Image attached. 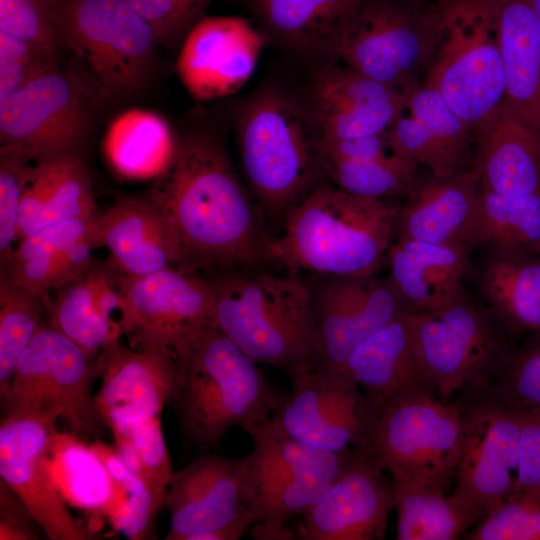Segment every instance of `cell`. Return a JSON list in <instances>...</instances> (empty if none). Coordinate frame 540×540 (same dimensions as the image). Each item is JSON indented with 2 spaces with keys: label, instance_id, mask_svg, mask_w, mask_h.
<instances>
[{
  "label": "cell",
  "instance_id": "cell-1",
  "mask_svg": "<svg viewBox=\"0 0 540 540\" xmlns=\"http://www.w3.org/2000/svg\"><path fill=\"white\" fill-rule=\"evenodd\" d=\"M149 190L167 212L184 266L252 268L272 261L260 210L216 137L179 139L175 160Z\"/></svg>",
  "mask_w": 540,
  "mask_h": 540
},
{
  "label": "cell",
  "instance_id": "cell-2",
  "mask_svg": "<svg viewBox=\"0 0 540 540\" xmlns=\"http://www.w3.org/2000/svg\"><path fill=\"white\" fill-rule=\"evenodd\" d=\"M399 207L319 183L288 211L283 234L269 240L271 259L292 275L377 274L396 237Z\"/></svg>",
  "mask_w": 540,
  "mask_h": 540
},
{
  "label": "cell",
  "instance_id": "cell-3",
  "mask_svg": "<svg viewBox=\"0 0 540 540\" xmlns=\"http://www.w3.org/2000/svg\"><path fill=\"white\" fill-rule=\"evenodd\" d=\"M178 365L168 403L190 443L208 450L232 427L244 429L271 418L280 395L259 364L217 324L201 332Z\"/></svg>",
  "mask_w": 540,
  "mask_h": 540
},
{
  "label": "cell",
  "instance_id": "cell-4",
  "mask_svg": "<svg viewBox=\"0 0 540 540\" xmlns=\"http://www.w3.org/2000/svg\"><path fill=\"white\" fill-rule=\"evenodd\" d=\"M231 271L209 280L216 324L254 362L289 378L312 366L311 296L296 275Z\"/></svg>",
  "mask_w": 540,
  "mask_h": 540
},
{
  "label": "cell",
  "instance_id": "cell-5",
  "mask_svg": "<svg viewBox=\"0 0 540 540\" xmlns=\"http://www.w3.org/2000/svg\"><path fill=\"white\" fill-rule=\"evenodd\" d=\"M422 83L464 121L476 145L505 105L498 0H442L440 36Z\"/></svg>",
  "mask_w": 540,
  "mask_h": 540
},
{
  "label": "cell",
  "instance_id": "cell-6",
  "mask_svg": "<svg viewBox=\"0 0 540 540\" xmlns=\"http://www.w3.org/2000/svg\"><path fill=\"white\" fill-rule=\"evenodd\" d=\"M237 132L242 167L259 210L286 216L325 172L311 112L282 92L264 91L242 111Z\"/></svg>",
  "mask_w": 540,
  "mask_h": 540
},
{
  "label": "cell",
  "instance_id": "cell-7",
  "mask_svg": "<svg viewBox=\"0 0 540 540\" xmlns=\"http://www.w3.org/2000/svg\"><path fill=\"white\" fill-rule=\"evenodd\" d=\"M64 48L105 99L125 101L148 86L159 44L128 0H53Z\"/></svg>",
  "mask_w": 540,
  "mask_h": 540
},
{
  "label": "cell",
  "instance_id": "cell-8",
  "mask_svg": "<svg viewBox=\"0 0 540 540\" xmlns=\"http://www.w3.org/2000/svg\"><path fill=\"white\" fill-rule=\"evenodd\" d=\"M352 450L382 470L406 474L443 491L455 477L463 415L431 392L397 397L378 407Z\"/></svg>",
  "mask_w": 540,
  "mask_h": 540
},
{
  "label": "cell",
  "instance_id": "cell-9",
  "mask_svg": "<svg viewBox=\"0 0 540 540\" xmlns=\"http://www.w3.org/2000/svg\"><path fill=\"white\" fill-rule=\"evenodd\" d=\"M100 375L97 358L50 324H41L18 358L0 394L2 417L69 422L77 436H97L104 425L92 386Z\"/></svg>",
  "mask_w": 540,
  "mask_h": 540
},
{
  "label": "cell",
  "instance_id": "cell-10",
  "mask_svg": "<svg viewBox=\"0 0 540 540\" xmlns=\"http://www.w3.org/2000/svg\"><path fill=\"white\" fill-rule=\"evenodd\" d=\"M442 0H364L335 58L402 91L421 83L437 48Z\"/></svg>",
  "mask_w": 540,
  "mask_h": 540
},
{
  "label": "cell",
  "instance_id": "cell-11",
  "mask_svg": "<svg viewBox=\"0 0 540 540\" xmlns=\"http://www.w3.org/2000/svg\"><path fill=\"white\" fill-rule=\"evenodd\" d=\"M420 364L442 401L462 388H486L513 347L494 313L465 291L434 312L409 313Z\"/></svg>",
  "mask_w": 540,
  "mask_h": 540
},
{
  "label": "cell",
  "instance_id": "cell-12",
  "mask_svg": "<svg viewBox=\"0 0 540 540\" xmlns=\"http://www.w3.org/2000/svg\"><path fill=\"white\" fill-rule=\"evenodd\" d=\"M102 97L92 83L56 64L0 100V140L36 163L79 155Z\"/></svg>",
  "mask_w": 540,
  "mask_h": 540
},
{
  "label": "cell",
  "instance_id": "cell-13",
  "mask_svg": "<svg viewBox=\"0 0 540 540\" xmlns=\"http://www.w3.org/2000/svg\"><path fill=\"white\" fill-rule=\"evenodd\" d=\"M166 507V540H237L257 522L250 454L198 456L174 472Z\"/></svg>",
  "mask_w": 540,
  "mask_h": 540
},
{
  "label": "cell",
  "instance_id": "cell-14",
  "mask_svg": "<svg viewBox=\"0 0 540 540\" xmlns=\"http://www.w3.org/2000/svg\"><path fill=\"white\" fill-rule=\"evenodd\" d=\"M120 323L132 349L166 350L179 362L201 332L216 324L210 281L174 267L124 274Z\"/></svg>",
  "mask_w": 540,
  "mask_h": 540
},
{
  "label": "cell",
  "instance_id": "cell-15",
  "mask_svg": "<svg viewBox=\"0 0 540 540\" xmlns=\"http://www.w3.org/2000/svg\"><path fill=\"white\" fill-rule=\"evenodd\" d=\"M315 275L306 280L313 320L312 367H341L361 343L411 312L389 277Z\"/></svg>",
  "mask_w": 540,
  "mask_h": 540
},
{
  "label": "cell",
  "instance_id": "cell-16",
  "mask_svg": "<svg viewBox=\"0 0 540 540\" xmlns=\"http://www.w3.org/2000/svg\"><path fill=\"white\" fill-rule=\"evenodd\" d=\"M271 420L295 439L339 452L361 441L374 406L340 367H307L290 377Z\"/></svg>",
  "mask_w": 540,
  "mask_h": 540
},
{
  "label": "cell",
  "instance_id": "cell-17",
  "mask_svg": "<svg viewBox=\"0 0 540 540\" xmlns=\"http://www.w3.org/2000/svg\"><path fill=\"white\" fill-rule=\"evenodd\" d=\"M453 496L477 523L515 491L522 417L491 392L462 409Z\"/></svg>",
  "mask_w": 540,
  "mask_h": 540
},
{
  "label": "cell",
  "instance_id": "cell-18",
  "mask_svg": "<svg viewBox=\"0 0 540 540\" xmlns=\"http://www.w3.org/2000/svg\"><path fill=\"white\" fill-rule=\"evenodd\" d=\"M263 47V35L243 17L202 18L183 41L176 71L196 101L225 97L249 80Z\"/></svg>",
  "mask_w": 540,
  "mask_h": 540
},
{
  "label": "cell",
  "instance_id": "cell-19",
  "mask_svg": "<svg viewBox=\"0 0 540 540\" xmlns=\"http://www.w3.org/2000/svg\"><path fill=\"white\" fill-rule=\"evenodd\" d=\"M54 424L31 418H1L0 479L26 505L50 540H89L96 533L70 513L43 461Z\"/></svg>",
  "mask_w": 540,
  "mask_h": 540
},
{
  "label": "cell",
  "instance_id": "cell-20",
  "mask_svg": "<svg viewBox=\"0 0 540 540\" xmlns=\"http://www.w3.org/2000/svg\"><path fill=\"white\" fill-rule=\"evenodd\" d=\"M353 451L324 496L305 510V540H380L394 508V483Z\"/></svg>",
  "mask_w": 540,
  "mask_h": 540
},
{
  "label": "cell",
  "instance_id": "cell-21",
  "mask_svg": "<svg viewBox=\"0 0 540 540\" xmlns=\"http://www.w3.org/2000/svg\"><path fill=\"white\" fill-rule=\"evenodd\" d=\"M101 387L95 394L100 418L111 431L160 417L179 375L166 350L132 349L118 341L98 356Z\"/></svg>",
  "mask_w": 540,
  "mask_h": 540
},
{
  "label": "cell",
  "instance_id": "cell-22",
  "mask_svg": "<svg viewBox=\"0 0 540 540\" xmlns=\"http://www.w3.org/2000/svg\"><path fill=\"white\" fill-rule=\"evenodd\" d=\"M311 102L324 140L384 134L405 111L404 91L347 66L322 69L315 77Z\"/></svg>",
  "mask_w": 540,
  "mask_h": 540
},
{
  "label": "cell",
  "instance_id": "cell-23",
  "mask_svg": "<svg viewBox=\"0 0 540 540\" xmlns=\"http://www.w3.org/2000/svg\"><path fill=\"white\" fill-rule=\"evenodd\" d=\"M93 236L95 246L106 247L111 262L128 276L150 274L182 261L172 222L150 191L118 197L95 215Z\"/></svg>",
  "mask_w": 540,
  "mask_h": 540
},
{
  "label": "cell",
  "instance_id": "cell-24",
  "mask_svg": "<svg viewBox=\"0 0 540 540\" xmlns=\"http://www.w3.org/2000/svg\"><path fill=\"white\" fill-rule=\"evenodd\" d=\"M109 259L90 264L56 290L46 312L49 324L75 342L91 358L120 341L122 278Z\"/></svg>",
  "mask_w": 540,
  "mask_h": 540
},
{
  "label": "cell",
  "instance_id": "cell-25",
  "mask_svg": "<svg viewBox=\"0 0 540 540\" xmlns=\"http://www.w3.org/2000/svg\"><path fill=\"white\" fill-rule=\"evenodd\" d=\"M480 179L470 171L438 177H417L399 207L396 237L464 247L474 223ZM395 237V238H396Z\"/></svg>",
  "mask_w": 540,
  "mask_h": 540
},
{
  "label": "cell",
  "instance_id": "cell-26",
  "mask_svg": "<svg viewBox=\"0 0 540 540\" xmlns=\"http://www.w3.org/2000/svg\"><path fill=\"white\" fill-rule=\"evenodd\" d=\"M404 94L405 111L415 118L402 138L404 154L438 177L473 170L475 139L464 121L422 82Z\"/></svg>",
  "mask_w": 540,
  "mask_h": 540
},
{
  "label": "cell",
  "instance_id": "cell-27",
  "mask_svg": "<svg viewBox=\"0 0 540 540\" xmlns=\"http://www.w3.org/2000/svg\"><path fill=\"white\" fill-rule=\"evenodd\" d=\"M469 250L396 237L386 254L389 278L412 313L442 309L465 291Z\"/></svg>",
  "mask_w": 540,
  "mask_h": 540
},
{
  "label": "cell",
  "instance_id": "cell-28",
  "mask_svg": "<svg viewBox=\"0 0 540 540\" xmlns=\"http://www.w3.org/2000/svg\"><path fill=\"white\" fill-rule=\"evenodd\" d=\"M409 313L375 332L340 367L374 407L409 393L435 390L420 364Z\"/></svg>",
  "mask_w": 540,
  "mask_h": 540
},
{
  "label": "cell",
  "instance_id": "cell-29",
  "mask_svg": "<svg viewBox=\"0 0 540 540\" xmlns=\"http://www.w3.org/2000/svg\"><path fill=\"white\" fill-rule=\"evenodd\" d=\"M504 111L540 136V17L530 0H498Z\"/></svg>",
  "mask_w": 540,
  "mask_h": 540
},
{
  "label": "cell",
  "instance_id": "cell-30",
  "mask_svg": "<svg viewBox=\"0 0 540 540\" xmlns=\"http://www.w3.org/2000/svg\"><path fill=\"white\" fill-rule=\"evenodd\" d=\"M94 210L91 180L79 155L36 162L21 202L16 240L56 223L91 219Z\"/></svg>",
  "mask_w": 540,
  "mask_h": 540
},
{
  "label": "cell",
  "instance_id": "cell-31",
  "mask_svg": "<svg viewBox=\"0 0 540 540\" xmlns=\"http://www.w3.org/2000/svg\"><path fill=\"white\" fill-rule=\"evenodd\" d=\"M473 169L487 191L502 195L540 194V136L503 110L476 144Z\"/></svg>",
  "mask_w": 540,
  "mask_h": 540
},
{
  "label": "cell",
  "instance_id": "cell-32",
  "mask_svg": "<svg viewBox=\"0 0 540 540\" xmlns=\"http://www.w3.org/2000/svg\"><path fill=\"white\" fill-rule=\"evenodd\" d=\"M178 141L164 117L146 109H129L109 124L102 142L113 172L131 181L156 180L173 164Z\"/></svg>",
  "mask_w": 540,
  "mask_h": 540
},
{
  "label": "cell",
  "instance_id": "cell-33",
  "mask_svg": "<svg viewBox=\"0 0 540 540\" xmlns=\"http://www.w3.org/2000/svg\"><path fill=\"white\" fill-rule=\"evenodd\" d=\"M478 286L488 308L505 328L540 334L539 255L487 250Z\"/></svg>",
  "mask_w": 540,
  "mask_h": 540
},
{
  "label": "cell",
  "instance_id": "cell-34",
  "mask_svg": "<svg viewBox=\"0 0 540 540\" xmlns=\"http://www.w3.org/2000/svg\"><path fill=\"white\" fill-rule=\"evenodd\" d=\"M250 477L258 498L308 474L337 475L351 457V448L333 452L307 445L290 436L270 419L249 425Z\"/></svg>",
  "mask_w": 540,
  "mask_h": 540
},
{
  "label": "cell",
  "instance_id": "cell-35",
  "mask_svg": "<svg viewBox=\"0 0 540 540\" xmlns=\"http://www.w3.org/2000/svg\"><path fill=\"white\" fill-rule=\"evenodd\" d=\"M364 0H253L272 36L301 52L333 56Z\"/></svg>",
  "mask_w": 540,
  "mask_h": 540
},
{
  "label": "cell",
  "instance_id": "cell-36",
  "mask_svg": "<svg viewBox=\"0 0 540 540\" xmlns=\"http://www.w3.org/2000/svg\"><path fill=\"white\" fill-rule=\"evenodd\" d=\"M398 540H455L477 524L473 515L445 491L406 474L391 472Z\"/></svg>",
  "mask_w": 540,
  "mask_h": 540
},
{
  "label": "cell",
  "instance_id": "cell-37",
  "mask_svg": "<svg viewBox=\"0 0 540 540\" xmlns=\"http://www.w3.org/2000/svg\"><path fill=\"white\" fill-rule=\"evenodd\" d=\"M74 433L53 430L44 464L67 503L105 515L113 494L110 473L93 449Z\"/></svg>",
  "mask_w": 540,
  "mask_h": 540
},
{
  "label": "cell",
  "instance_id": "cell-38",
  "mask_svg": "<svg viewBox=\"0 0 540 540\" xmlns=\"http://www.w3.org/2000/svg\"><path fill=\"white\" fill-rule=\"evenodd\" d=\"M469 248L540 256V194L502 195L481 187Z\"/></svg>",
  "mask_w": 540,
  "mask_h": 540
},
{
  "label": "cell",
  "instance_id": "cell-39",
  "mask_svg": "<svg viewBox=\"0 0 540 540\" xmlns=\"http://www.w3.org/2000/svg\"><path fill=\"white\" fill-rule=\"evenodd\" d=\"M90 447L112 479V499L105 512L111 525L133 540L153 538L155 517L162 507L147 485L127 468L115 447L99 440Z\"/></svg>",
  "mask_w": 540,
  "mask_h": 540
},
{
  "label": "cell",
  "instance_id": "cell-40",
  "mask_svg": "<svg viewBox=\"0 0 540 540\" xmlns=\"http://www.w3.org/2000/svg\"><path fill=\"white\" fill-rule=\"evenodd\" d=\"M114 447L127 468L148 487L163 508L173 475L160 417L111 431Z\"/></svg>",
  "mask_w": 540,
  "mask_h": 540
},
{
  "label": "cell",
  "instance_id": "cell-41",
  "mask_svg": "<svg viewBox=\"0 0 540 540\" xmlns=\"http://www.w3.org/2000/svg\"><path fill=\"white\" fill-rule=\"evenodd\" d=\"M325 172L339 189L362 197L407 195L417 179L419 166L394 154L381 158L323 160Z\"/></svg>",
  "mask_w": 540,
  "mask_h": 540
},
{
  "label": "cell",
  "instance_id": "cell-42",
  "mask_svg": "<svg viewBox=\"0 0 540 540\" xmlns=\"http://www.w3.org/2000/svg\"><path fill=\"white\" fill-rule=\"evenodd\" d=\"M46 311V301L0 276V394L11 379L16 362L28 347Z\"/></svg>",
  "mask_w": 540,
  "mask_h": 540
},
{
  "label": "cell",
  "instance_id": "cell-43",
  "mask_svg": "<svg viewBox=\"0 0 540 540\" xmlns=\"http://www.w3.org/2000/svg\"><path fill=\"white\" fill-rule=\"evenodd\" d=\"M94 247L92 224L89 235L77 243L30 259L11 261L1 271L13 284L47 303L52 290L56 291L73 280L90 264V252Z\"/></svg>",
  "mask_w": 540,
  "mask_h": 540
},
{
  "label": "cell",
  "instance_id": "cell-44",
  "mask_svg": "<svg viewBox=\"0 0 540 540\" xmlns=\"http://www.w3.org/2000/svg\"><path fill=\"white\" fill-rule=\"evenodd\" d=\"M490 392L518 412L540 414V334L513 347L493 377Z\"/></svg>",
  "mask_w": 540,
  "mask_h": 540
},
{
  "label": "cell",
  "instance_id": "cell-45",
  "mask_svg": "<svg viewBox=\"0 0 540 540\" xmlns=\"http://www.w3.org/2000/svg\"><path fill=\"white\" fill-rule=\"evenodd\" d=\"M470 540H540V496L515 490L465 534Z\"/></svg>",
  "mask_w": 540,
  "mask_h": 540
},
{
  "label": "cell",
  "instance_id": "cell-46",
  "mask_svg": "<svg viewBox=\"0 0 540 540\" xmlns=\"http://www.w3.org/2000/svg\"><path fill=\"white\" fill-rule=\"evenodd\" d=\"M34 162L24 152L11 146L0 148V261L8 265L17 238L19 213Z\"/></svg>",
  "mask_w": 540,
  "mask_h": 540
},
{
  "label": "cell",
  "instance_id": "cell-47",
  "mask_svg": "<svg viewBox=\"0 0 540 540\" xmlns=\"http://www.w3.org/2000/svg\"><path fill=\"white\" fill-rule=\"evenodd\" d=\"M0 31L59 57L64 48L53 0H0Z\"/></svg>",
  "mask_w": 540,
  "mask_h": 540
},
{
  "label": "cell",
  "instance_id": "cell-48",
  "mask_svg": "<svg viewBox=\"0 0 540 540\" xmlns=\"http://www.w3.org/2000/svg\"><path fill=\"white\" fill-rule=\"evenodd\" d=\"M42 46L0 31V100L58 64Z\"/></svg>",
  "mask_w": 540,
  "mask_h": 540
},
{
  "label": "cell",
  "instance_id": "cell-49",
  "mask_svg": "<svg viewBox=\"0 0 540 540\" xmlns=\"http://www.w3.org/2000/svg\"><path fill=\"white\" fill-rule=\"evenodd\" d=\"M152 26L159 44L171 45L199 21L212 0H128Z\"/></svg>",
  "mask_w": 540,
  "mask_h": 540
},
{
  "label": "cell",
  "instance_id": "cell-50",
  "mask_svg": "<svg viewBox=\"0 0 540 540\" xmlns=\"http://www.w3.org/2000/svg\"><path fill=\"white\" fill-rule=\"evenodd\" d=\"M94 217L56 223L21 239L14 249L9 263L61 250L77 243L89 235Z\"/></svg>",
  "mask_w": 540,
  "mask_h": 540
},
{
  "label": "cell",
  "instance_id": "cell-51",
  "mask_svg": "<svg viewBox=\"0 0 540 540\" xmlns=\"http://www.w3.org/2000/svg\"><path fill=\"white\" fill-rule=\"evenodd\" d=\"M520 414L522 425L515 490L540 496V414Z\"/></svg>",
  "mask_w": 540,
  "mask_h": 540
},
{
  "label": "cell",
  "instance_id": "cell-52",
  "mask_svg": "<svg viewBox=\"0 0 540 540\" xmlns=\"http://www.w3.org/2000/svg\"><path fill=\"white\" fill-rule=\"evenodd\" d=\"M41 531L26 505L0 479V540H38Z\"/></svg>",
  "mask_w": 540,
  "mask_h": 540
},
{
  "label": "cell",
  "instance_id": "cell-53",
  "mask_svg": "<svg viewBox=\"0 0 540 540\" xmlns=\"http://www.w3.org/2000/svg\"><path fill=\"white\" fill-rule=\"evenodd\" d=\"M318 150L322 161H364L391 154L385 133L348 140H324L320 138Z\"/></svg>",
  "mask_w": 540,
  "mask_h": 540
},
{
  "label": "cell",
  "instance_id": "cell-54",
  "mask_svg": "<svg viewBox=\"0 0 540 540\" xmlns=\"http://www.w3.org/2000/svg\"><path fill=\"white\" fill-rule=\"evenodd\" d=\"M250 535L259 540H290L295 533L286 528L285 524L259 521L251 526Z\"/></svg>",
  "mask_w": 540,
  "mask_h": 540
},
{
  "label": "cell",
  "instance_id": "cell-55",
  "mask_svg": "<svg viewBox=\"0 0 540 540\" xmlns=\"http://www.w3.org/2000/svg\"><path fill=\"white\" fill-rule=\"evenodd\" d=\"M534 9L536 10L537 14L540 17V0H530Z\"/></svg>",
  "mask_w": 540,
  "mask_h": 540
}]
</instances>
